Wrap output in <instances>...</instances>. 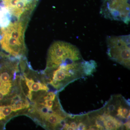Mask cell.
I'll return each mask as SVG.
<instances>
[{"mask_svg": "<svg viewBox=\"0 0 130 130\" xmlns=\"http://www.w3.org/2000/svg\"><path fill=\"white\" fill-rule=\"evenodd\" d=\"M12 111L10 106H0V120H2L9 116Z\"/></svg>", "mask_w": 130, "mask_h": 130, "instance_id": "8", "label": "cell"}, {"mask_svg": "<svg viewBox=\"0 0 130 130\" xmlns=\"http://www.w3.org/2000/svg\"><path fill=\"white\" fill-rule=\"evenodd\" d=\"M2 5L6 8L11 16L18 20L29 18L37 0H1Z\"/></svg>", "mask_w": 130, "mask_h": 130, "instance_id": "3", "label": "cell"}, {"mask_svg": "<svg viewBox=\"0 0 130 130\" xmlns=\"http://www.w3.org/2000/svg\"><path fill=\"white\" fill-rule=\"evenodd\" d=\"M1 47L4 51L12 56L20 57L26 51L25 41L14 39L5 34H1Z\"/></svg>", "mask_w": 130, "mask_h": 130, "instance_id": "4", "label": "cell"}, {"mask_svg": "<svg viewBox=\"0 0 130 130\" xmlns=\"http://www.w3.org/2000/svg\"><path fill=\"white\" fill-rule=\"evenodd\" d=\"M83 60L80 51L76 47L66 42L56 41L49 49L47 68L53 70L62 63Z\"/></svg>", "mask_w": 130, "mask_h": 130, "instance_id": "1", "label": "cell"}, {"mask_svg": "<svg viewBox=\"0 0 130 130\" xmlns=\"http://www.w3.org/2000/svg\"><path fill=\"white\" fill-rule=\"evenodd\" d=\"M112 2L116 5L125 6L129 5V0H112Z\"/></svg>", "mask_w": 130, "mask_h": 130, "instance_id": "11", "label": "cell"}, {"mask_svg": "<svg viewBox=\"0 0 130 130\" xmlns=\"http://www.w3.org/2000/svg\"><path fill=\"white\" fill-rule=\"evenodd\" d=\"M53 100H45V101H44V103H42V105H44L47 107L51 109L52 107H53Z\"/></svg>", "mask_w": 130, "mask_h": 130, "instance_id": "12", "label": "cell"}, {"mask_svg": "<svg viewBox=\"0 0 130 130\" xmlns=\"http://www.w3.org/2000/svg\"><path fill=\"white\" fill-rule=\"evenodd\" d=\"M70 126L73 128L74 130H76L77 124L76 121H72L70 123Z\"/></svg>", "mask_w": 130, "mask_h": 130, "instance_id": "15", "label": "cell"}, {"mask_svg": "<svg viewBox=\"0 0 130 130\" xmlns=\"http://www.w3.org/2000/svg\"><path fill=\"white\" fill-rule=\"evenodd\" d=\"M5 66L3 67L2 70L0 72V78L3 83H11L10 75L5 70Z\"/></svg>", "mask_w": 130, "mask_h": 130, "instance_id": "10", "label": "cell"}, {"mask_svg": "<svg viewBox=\"0 0 130 130\" xmlns=\"http://www.w3.org/2000/svg\"><path fill=\"white\" fill-rule=\"evenodd\" d=\"M48 90V88L46 85L40 83L34 82L31 86V91H37L39 90H43L47 91Z\"/></svg>", "mask_w": 130, "mask_h": 130, "instance_id": "9", "label": "cell"}, {"mask_svg": "<svg viewBox=\"0 0 130 130\" xmlns=\"http://www.w3.org/2000/svg\"><path fill=\"white\" fill-rule=\"evenodd\" d=\"M56 95L53 92H50L44 97V100H51L54 101L55 99Z\"/></svg>", "mask_w": 130, "mask_h": 130, "instance_id": "13", "label": "cell"}, {"mask_svg": "<svg viewBox=\"0 0 130 130\" xmlns=\"http://www.w3.org/2000/svg\"><path fill=\"white\" fill-rule=\"evenodd\" d=\"M106 42L109 58L129 69L130 35L107 36Z\"/></svg>", "mask_w": 130, "mask_h": 130, "instance_id": "2", "label": "cell"}, {"mask_svg": "<svg viewBox=\"0 0 130 130\" xmlns=\"http://www.w3.org/2000/svg\"><path fill=\"white\" fill-rule=\"evenodd\" d=\"M105 119L103 121L105 129L116 130L119 129L123 124L117 119L111 115L104 113Z\"/></svg>", "mask_w": 130, "mask_h": 130, "instance_id": "5", "label": "cell"}, {"mask_svg": "<svg viewBox=\"0 0 130 130\" xmlns=\"http://www.w3.org/2000/svg\"><path fill=\"white\" fill-rule=\"evenodd\" d=\"M11 106L12 111L16 112L25 107H29V104L27 101H26L24 103L21 101H16L12 103Z\"/></svg>", "mask_w": 130, "mask_h": 130, "instance_id": "7", "label": "cell"}, {"mask_svg": "<svg viewBox=\"0 0 130 130\" xmlns=\"http://www.w3.org/2000/svg\"><path fill=\"white\" fill-rule=\"evenodd\" d=\"M44 116L46 121L53 126H56L59 123H61L64 119V117L56 113H50Z\"/></svg>", "mask_w": 130, "mask_h": 130, "instance_id": "6", "label": "cell"}, {"mask_svg": "<svg viewBox=\"0 0 130 130\" xmlns=\"http://www.w3.org/2000/svg\"><path fill=\"white\" fill-rule=\"evenodd\" d=\"M25 80L26 83V85L29 88V91H31V86L32 84L34 83V81L32 79H29L27 77H25Z\"/></svg>", "mask_w": 130, "mask_h": 130, "instance_id": "14", "label": "cell"}]
</instances>
